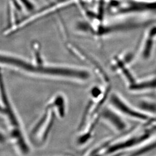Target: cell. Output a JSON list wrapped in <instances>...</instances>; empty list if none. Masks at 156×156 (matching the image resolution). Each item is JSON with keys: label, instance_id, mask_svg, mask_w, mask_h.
Returning a JSON list of instances; mask_svg holds the SVG:
<instances>
[{"label": "cell", "instance_id": "cell-2", "mask_svg": "<svg viewBox=\"0 0 156 156\" xmlns=\"http://www.w3.org/2000/svg\"><path fill=\"white\" fill-rule=\"evenodd\" d=\"M0 115L4 119L12 144L18 153L25 155L30 151L20 123L9 101L0 70Z\"/></svg>", "mask_w": 156, "mask_h": 156}, {"label": "cell", "instance_id": "cell-4", "mask_svg": "<svg viewBox=\"0 0 156 156\" xmlns=\"http://www.w3.org/2000/svg\"><path fill=\"white\" fill-rule=\"evenodd\" d=\"M102 118L117 130H124L127 125L122 118L111 109H106L102 113Z\"/></svg>", "mask_w": 156, "mask_h": 156}, {"label": "cell", "instance_id": "cell-1", "mask_svg": "<svg viewBox=\"0 0 156 156\" xmlns=\"http://www.w3.org/2000/svg\"><path fill=\"white\" fill-rule=\"evenodd\" d=\"M0 64L34 75L86 81L90 78L88 71L82 68L67 66L45 64L29 62L15 56L0 53Z\"/></svg>", "mask_w": 156, "mask_h": 156}, {"label": "cell", "instance_id": "cell-3", "mask_svg": "<svg viewBox=\"0 0 156 156\" xmlns=\"http://www.w3.org/2000/svg\"><path fill=\"white\" fill-rule=\"evenodd\" d=\"M53 107L52 103L47 106L43 116L32 128L31 133V140L36 144H41L47 138L53 121Z\"/></svg>", "mask_w": 156, "mask_h": 156}]
</instances>
